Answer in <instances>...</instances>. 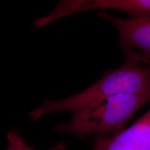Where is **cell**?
<instances>
[{
  "label": "cell",
  "mask_w": 150,
  "mask_h": 150,
  "mask_svg": "<svg viewBox=\"0 0 150 150\" xmlns=\"http://www.w3.org/2000/svg\"><path fill=\"white\" fill-rule=\"evenodd\" d=\"M141 53L131 52L121 66L106 71L99 80L86 90L63 100H46L30 112L31 118L36 120L59 111L72 112L113 95L150 92V65L141 66Z\"/></svg>",
  "instance_id": "cell-1"
},
{
  "label": "cell",
  "mask_w": 150,
  "mask_h": 150,
  "mask_svg": "<svg viewBox=\"0 0 150 150\" xmlns=\"http://www.w3.org/2000/svg\"><path fill=\"white\" fill-rule=\"evenodd\" d=\"M150 101V92L111 96L71 112L69 122L54 129L81 139L92 134H116L125 129L136 112Z\"/></svg>",
  "instance_id": "cell-2"
},
{
  "label": "cell",
  "mask_w": 150,
  "mask_h": 150,
  "mask_svg": "<svg viewBox=\"0 0 150 150\" xmlns=\"http://www.w3.org/2000/svg\"><path fill=\"white\" fill-rule=\"evenodd\" d=\"M97 16L111 22L119 33L118 45L127 56L134 48L141 51L142 62L150 64V17L140 18H121L101 11Z\"/></svg>",
  "instance_id": "cell-3"
},
{
  "label": "cell",
  "mask_w": 150,
  "mask_h": 150,
  "mask_svg": "<svg viewBox=\"0 0 150 150\" xmlns=\"http://www.w3.org/2000/svg\"><path fill=\"white\" fill-rule=\"evenodd\" d=\"M93 150H150V108L117 134H97Z\"/></svg>",
  "instance_id": "cell-4"
},
{
  "label": "cell",
  "mask_w": 150,
  "mask_h": 150,
  "mask_svg": "<svg viewBox=\"0 0 150 150\" xmlns=\"http://www.w3.org/2000/svg\"><path fill=\"white\" fill-rule=\"evenodd\" d=\"M95 9H116L140 19L150 17V0H95L79 1L74 13Z\"/></svg>",
  "instance_id": "cell-5"
},
{
  "label": "cell",
  "mask_w": 150,
  "mask_h": 150,
  "mask_svg": "<svg viewBox=\"0 0 150 150\" xmlns=\"http://www.w3.org/2000/svg\"><path fill=\"white\" fill-rule=\"evenodd\" d=\"M8 144L5 150H38L31 148L25 143L23 137L18 132L11 131L7 134ZM66 145L64 142L59 144L47 150H64Z\"/></svg>",
  "instance_id": "cell-6"
}]
</instances>
